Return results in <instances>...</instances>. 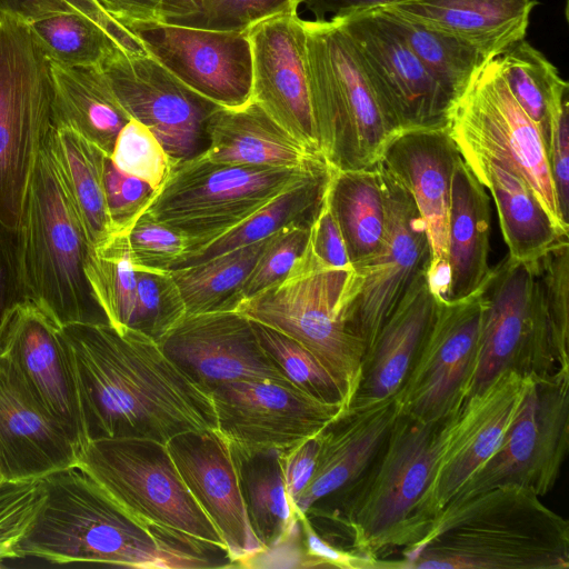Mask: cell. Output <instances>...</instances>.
Instances as JSON below:
<instances>
[{
  "label": "cell",
  "instance_id": "cell-1",
  "mask_svg": "<svg viewBox=\"0 0 569 569\" xmlns=\"http://www.w3.org/2000/svg\"><path fill=\"white\" fill-rule=\"evenodd\" d=\"M61 330L71 349L87 440L167 443L187 431L217 429L211 396L153 339L110 323H70Z\"/></svg>",
  "mask_w": 569,
  "mask_h": 569
},
{
  "label": "cell",
  "instance_id": "cell-2",
  "mask_svg": "<svg viewBox=\"0 0 569 569\" xmlns=\"http://www.w3.org/2000/svg\"><path fill=\"white\" fill-rule=\"evenodd\" d=\"M44 485L46 498L17 546L18 558L144 569L200 567L193 536L136 518L79 466L49 473Z\"/></svg>",
  "mask_w": 569,
  "mask_h": 569
},
{
  "label": "cell",
  "instance_id": "cell-3",
  "mask_svg": "<svg viewBox=\"0 0 569 569\" xmlns=\"http://www.w3.org/2000/svg\"><path fill=\"white\" fill-rule=\"evenodd\" d=\"M568 567V521L516 485L451 500L397 562L411 569Z\"/></svg>",
  "mask_w": 569,
  "mask_h": 569
},
{
  "label": "cell",
  "instance_id": "cell-4",
  "mask_svg": "<svg viewBox=\"0 0 569 569\" xmlns=\"http://www.w3.org/2000/svg\"><path fill=\"white\" fill-rule=\"evenodd\" d=\"M447 418L425 421L400 413L365 472L329 496L341 498L339 510L315 516L345 523L352 551L376 568H385L381 557L395 549L406 550L419 539L417 509L438 457Z\"/></svg>",
  "mask_w": 569,
  "mask_h": 569
},
{
  "label": "cell",
  "instance_id": "cell-5",
  "mask_svg": "<svg viewBox=\"0 0 569 569\" xmlns=\"http://www.w3.org/2000/svg\"><path fill=\"white\" fill-rule=\"evenodd\" d=\"M19 236L22 273L31 302L60 327L109 323L86 276L91 246L49 139L36 161Z\"/></svg>",
  "mask_w": 569,
  "mask_h": 569
},
{
  "label": "cell",
  "instance_id": "cell-6",
  "mask_svg": "<svg viewBox=\"0 0 569 569\" xmlns=\"http://www.w3.org/2000/svg\"><path fill=\"white\" fill-rule=\"evenodd\" d=\"M310 100L319 148L338 170L373 169L400 132L338 20H305Z\"/></svg>",
  "mask_w": 569,
  "mask_h": 569
},
{
  "label": "cell",
  "instance_id": "cell-7",
  "mask_svg": "<svg viewBox=\"0 0 569 569\" xmlns=\"http://www.w3.org/2000/svg\"><path fill=\"white\" fill-rule=\"evenodd\" d=\"M352 269L322 266L306 247L283 279L236 311L273 328L307 349L338 381L348 408L362 379L366 348L348 328L345 298Z\"/></svg>",
  "mask_w": 569,
  "mask_h": 569
},
{
  "label": "cell",
  "instance_id": "cell-8",
  "mask_svg": "<svg viewBox=\"0 0 569 569\" xmlns=\"http://www.w3.org/2000/svg\"><path fill=\"white\" fill-rule=\"evenodd\" d=\"M325 162L322 157L295 168L232 164L199 153L176 161L143 212L181 232L189 253L244 221Z\"/></svg>",
  "mask_w": 569,
  "mask_h": 569
},
{
  "label": "cell",
  "instance_id": "cell-9",
  "mask_svg": "<svg viewBox=\"0 0 569 569\" xmlns=\"http://www.w3.org/2000/svg\"><path fill=\"white\" fill-rule=\"evenodd\" d=\"M56 128L50 62L29 24L0 16V221L22 223L39 152Z\"/></svg>",
  "mask_w": 569,
  "mask_h": 569
},
{
  "label": "cell",
  "instance_id": "cell-10",
  "mask_svg": "<svg viewBox=\"0 0 569 569\" xmlns=\"http://www.w3.org/2000/svg\"><path fill=\"white\" fill-rule=\"evenodd\" d=\"M77 466L136 518L226 547L182 481L166 443L91 439L78 452Z\"/></svg>",
  "mask_w": 569,
  "mask_h": 569
},
{
  "label": "cell",
  "instance_id": "cell-11",
  "mask_svg": "<svg viewBox=\"0 0 569 569\" xmlns=\"http://www.w3.org/2000/svg\"><path fill=\"white\" fill-rule=\"evenodd\" d=\"M448 130L458 150L507 162L529 184L557 228L568 234L542 137L511 94L497 58L475 78L451 111Z\"/></svg>",
  "mask_w": 569,
  "mask_h": 569
},
{
  "label": "cell",
  "instance_id": "cell-12",
  "mask_svg": "<svg viewBox=\"0 0 569 569\" xmlns=\"http://www.w3.org/2000/svg\"><path fill=\"white\" fill-rule=\"evenodd\" d=\"M376 167L385 199V234L377 253L353 268L343 310L345 321L365 345L366 355L409 287L430 263L426 223L411 193L383 164Z\"/></svg>",
  "mask_w": 569,
  "mask_h": 569
},
{
  "label": "cell",
  "instance_id": "cell-13",
  "mask_svg": "<svg viewBox=\"0 0 569 569\" xmlns=\"http://www.w3.org/2000/svg\"><path fill=\"white\" fill-rule=\"evenodd\" d=\"M485 311L469 396L515 370L546 378L569 372L533 298L531 262L506 257L485 281Z\"/></svg>",
  "mask_w": 569,
  "mask_h": 569
},
{
  "label": "cell",
  "instance_id": "cell-14",
  "mask_svg": "<svg viewBox=\"0 0 569 569\" xmlns=\"http://www.w3.org/2000/svg\"><path fill=\"white\" fill-rule=\"evenodd\" d=\"M568 446L569 372L531 377L518 413L497 450L452 500L501 485H516L546 496L558 480Z\"/></svg>",
  "mask_w": 569,
  "mask_h": 569
},
{
  "label": "cell",
  "instance_id": "cell-15",
  "mask_svg": "<svg viewBox=\"0 0 569 569\" xmlns=\"http://www.w3.org/2000/svg\"><path fill=\"white\" fill-rule=\"evenodd\" d=\"M485 281L461 299L438 298L433 318L395 396L400 413L440 421L469 397L485 311Z\"/></svg>",
  "mask_w": 569,
  "mask_h": 569
},
{
  "label": "cell",
  "instance_id": "cell-16",
  "mask_svg": "<svg viewBox=\"0 0 569 569\" xmlns=\"http://www.w3.org/2000/svg\"><path fill=\"white\" fill-rule=\"evenodd\" d=\"M530 380L515 370L502 371L446 419L438 457L417 509L419 539L429 521L497 450Z\"/></svg>",
  "mask_w": 569,
  "mask_h": 569
},
{
  "label": "cell",
  "instance_id": "cell-17",
  "mask_svg": "<svg viewBox=\"0 0 569 569\" xmlns=\"http://www.w3.org/2000/svg\"><path fill=\"white\" fill-rule=\"evenodd\" d=\"M338 20L399 131L448 127L455 102L380 9Z\"/></svg>",
  "mask_w": 569,
  "mask_h": 569
},
{
  "label": "cell",
  "instance_id": "cell-18",
  "mask_svg": "<svg viewBox=\"0 0 569 569\" xmlns=\"http://www.w3.org/2000/svg\"><path fill=\"white\" fill-rule=\"evenodd\" d=\"M146 52L203 98L222 108L251 100L252 58L248 31H218L154 19L120 21Z\"/></svg>",
  "mask_w": 569,
  "mask_h": 569
},
{
  "label": "cell",
  "instance_id": "cell-19",
  "mask_svg": "<svg viewBox=\"0 0 569 569\" xmlns=\"http://www.w3.org/2000/svg\"><path fill=\"white\" fill-rule=\"evenodd\" d=\"M132 119L144 124L174 160L201 153L218 104L187 87L148 53L122 49L100 66Z\"/></svg>",
  "mask_w": 569,
  "mask_h": 569
},
{
  "label": "cell",
  "instance_id": "cell-20",
  "mask_svg": "<svg viewBox=\"0 0 569 569\" xmlns=\"http://www.w3.org/2000/svg\"><path fill=\"white\" fill-rule=\"evenodd\" d=\"M217 430L243 450H279L318 435L348 408L317 400L293 386L236 381L210 392Z\"/></svg>",
  "mask_w": 569,
  "mask_h": 569
},
{
  "label": "cell",
  "instance_id": "cell-21",
  "mask_svg": "<svg viewBox=\"0 0 569 569\" xmlns=\"http://www.w3.org/2000/svg\"><path fill=\"white\" fill-rule=\"evenodd\" d=\"M158 343L209 395L236 381L293 386L261 347L251 320L236 310L187 315Z\"/></svg>",
  "mask_w": 569,
  "mask_h": 569
},
{
  "label": "cell",
  "instance_id": "cell-22",
  "mask_svg": "<svg viewBox=\"0 0 569 569\" xmlns=\"http://www.w3.org/2000/svg\"><path fill=\"white\" fill-rule=\"evenodd\" d=\"M247 31L251 100L299 143L321 153L311 109L305 20L297 11L284 12Z\"/></svg>",
  "mask_w": 569,
  "mask_h": 569
},
{
  "label": "cell",
  "instance_id": "cell-23",
  "mask_svg": "<svg viewBox=\"0 0 569 569\" xmlns=\"http://www.w3.org/2000/svg\"><path fill=\"white\" fill-rule=\"evenodd\" d=\"M0 355L11 361L38 405L79 452L88 440L71 349L61 327L28 301L11 318Z\"/></svg>",
  "mask_w": 569,
  "mask_h": 569
},
{
  "label": "cell",
  "instance_id": "cell-24",
  "mask_svg": "<svg viewBox=\"0 0 569 569\" xmlns=\"http://www.w3.org/2000/svg\"><path fill=\"white\" fill-rule=\"evenodd\" d=\"M460 152L448 127L406 130L388 143L379 162L411 193L426 223L430 288L443 299L448 286V227L451 180Z\"/></svg>",
  "mask_w": 569,
  "mask_h": 569
},
{
  "label": "cell",
  "instance_id": "cell-25",
  "mask_svg": "<svg viewBox=\"0 0 569 569\" xmlns=\"http://www.w3.org/2000/svg\"><path fill=\"white\" fill-rule=\"evenodd\" d=\"M186 487L208 516L236 566L263 551L256 538L241 495L229 441L217 430L187 431L167 443Z\"/></svg>",
  "mask_w": 569,
  "mask_h": 569
},
{
  "label": "cell",
  "instance_id": "cell-26",
  "mask_svg": "<svg viewBox=\"0 0 569 569\" xmlns=\"http://www.w3.org/2000/svg\"><path fill=\"white\" fill-rule=\"evenodd\" d=\"M78 448L38 405L11 361L0 355V476L42 478L77 465Z\"/></svg>",
  "mask_w": 569,
  "mask_h": 569
},
{
  "label": "cell",
  "instance_id": "cell-27",
  "mask_svg": "<svg viewBox=\"0 0 569 569\" xmlns=\"http://www.w3.org/2000/svg\"><path fill=\"white\" fill-rule=\"evenodd\" d=\"M400 415L395 397L351 406L319 433L312 475L295 501L297 513L353 483L368 468Z\"/></svg>",
  "mask_w": 569,
  "mask_h": 569
},
{
  "label": "cell",
  "instance_id": "cell-28",
  "mask_svg": "<svg viewBox=\"0 0 569 569\" xmlns=\"http://www.w3.org/2000/svg\"><path fill=\"white\" fill-rule=\"evenodd\" d=\"M437 300L427 271L420 273L366 355L361 383L350 407L376 403L397 395L433 318Z\"/></svg>",
  "mask_w": 569,
  "mask_h": 569
},
{
  "label": "cell",
  "instance_id": "cell-29",
  "mask_svg": "<svg viewBox=\"0 0 569 569\" xmlns=\"http://www.w3.org/2000/svg\"><path fill=\"white\" fill-rule=\"evenodd\" d=\"M536 0H409L389 8L493 59L525 39Z\"/></svg>",
  "mask_w": 569,
  "mask_h": 569
},
{
  "label": "cell",
  "instance_id": "cell-30",
  "mask_svg": "<svg viewBox=\"0 0 569 569\" xmlns=\"http://www.w3.org/2000/svg\"><path fill=\"white\" fill-rule=\"evenodd\" d=\"M459 152L492 197L508 257L533 262L560 239L568 238L529 184L507 162L470 150Z\"/></svg>",
  "mask_w": 569,
  "mask_h": 569
},
{
  "label": "cell",
  "instance_id": "cell-31",
  "mask_svg": "<svg viewBox=\"0 0 569 569\" xmlns=\"http://www.w3.org/2000/svg\"><path fill=\"white\" fill-rule=\"evenodd\" d=\"M207 136L201 156L213 162L295 168L323 157L299 143L252 100L238 108L219 107Z\"/></svg>",
  "mask_w": 569,
  "mask_h": 569
},
{
  "label": "cell",
  "instance_id": "cell-32",
  "mask_svg": "<svg viewBox=\"0 0 569 569\" xmlns=\"http://www.w3.org/2000/svg\"><path fill=\"white\" fill-rule=\"evenodd\" d=\"M490 221L486 188L460 154L451 180L448 286L443 299L457 300L472 293L489 276Z\"/></svg>",
  "mask_w": 569,
  "mask_h": 569
},
{
  "label": "cell",
  "instance_id": "cell-33",
  "mask_svg": "<svg viewBox=\"0 0 569 569\" xmlns=\"http://www.w3.org/2000/svg\"><path fill=\"white\" fill-rule=\"evenodd\" d=\"M50 78L56 127L72 129L110 157L131 117L101 68L50 62Z\"/></svg>",
  "mask_w": 569,
  "mask_h": 569
},
{
  "label": "cell",
  "instance_id": "cell-34",
  "mask_svg": "<svg viewBox=\"0 0 569 569\" xmlns=\"http://www.w3.org/2000/svg\"><path fill=\"white\" fill-rule=\"evenodd\" d=\"M332 170L333 167L325 162L231 230L201 249L183 254L170 270L261 241L290 223L311 224L323 203Z\"/></svg>",
  "mask_w": 569,
  "mask_h": 569
},
{
  "label": "cell",
  "instance_id": "cell-35",
  "mask_svg": "<svg viewBox=\"0 0 569 569\" xmlns=\"http://www.w3.org/2000/svg\"><path fill=\"white\" fill-rule=\"evenodd\" d=\"M230 446L247 516L262 552L283 546L296 533L299 515L287 498L280 451Z\"/></svg>",
  "mask_w": 569,
  "mask_h": 569
},
{
  "label": "cell",
  "instance_id": "cell-36",
  "mask_svg": "<svg viewBox=\"0 0 569 569\" xmlns=\"http://www.w3.org/2000/svg\"><path fill=\"white\" fill-rule=\"evenodd\" d=\"M326 201L341 231L349 260L357 268L379 250L386 224L382 187L377 167L332 170Z\"/></svg>",
  "mask_w": 569,
  "mask_h": 569
},
{
  "label": "cell",
  "instance_id": "cell-37",
  "mask_svg": "<svg viewBox=\"0 0 569 569\" xmlns=\"http://www.w3.org/2000/svg\"><path fill=\"white\" fill-rule=\"evenodd\" d=\"M49 144L90 246L103 244L113 236L103 188L107 154L64 126L54 128Z\"/></svg>",
  "mask_w": 569,
  "mask_h": 569
},
{
  "label": "cell",
  "instance_id": "cell-38",
  "mask_svg": "<svg viewBox=\"0 0 569 569\" xmlns=\"http://www.w3.org/2000/svg\"><path fill=\"white\" fill-rule=\"evenodd\" d=\"M266 239L197 264L170 270L187 315L234 310Z\"/></svg>",
  "mask_w": 569,
  "mask_h": 569
},
{
  "label": "cell",
  "instance_id": "cell-39",
  "mask_svg": "<svg viewBox=\"0 0 569 569\" xmlns=\"http://www.w3.org/2000/svg\"><path fill=\"white\" fill-rule=\"evenodd\" d=\"M455 102L491 60L478 48L416 22L389 8L380 9Z\"/></svg>",
  "mask_w": 569,
  "mask_h": 569
},
{
  "label": "cell",
  "instance_id": "cell-40",
  "mask_svg": "<svg viewBox=\"0 0 569 569\" xmlns=\"http://www.w3.org/2000/svg\"><path fill=\"white\" fill-rule=\"evenodd\" d=\"M497 59L511 94L538 128L546 147L551 100L568 82L553 63L525 39Z\"/></svg>",
  "mask_w": 569,
  "mask_h": 569
},
{
  "label": "cell",
  "instance_id": "cell-41",
  "mask_svg": "<svg viewBox=\"0 0 569 569\" xmlns=\"http://www.w3.org/2000/svg\"><path fill=\"white\" fill-rule=\"evenodd\" d=\"M28 24L46 58L62 66L100 67L121 49L103 28L83 14L59 13Z\"/></svg>",
  "mask_w": 569,
  "mask_h": 569
},
{
  "label": "cell",
  "instance_id": "cell-42",
  "mask_svg": "<svg viewBox=\"0 0 569 569\" xmlns=\"http://www.w3.org/2000/svg\"><path fill=\"white\" fill-rule=\"evenodd\" d=\"M84 269L108 322L117 329L128 328L134 308L137 277L127 233L113 234L103 244L91 247Z\"/></svg>",
  "mask_w": 569,
  "mask_h": 569
},
{
  "label": "cell",
  "instance_id": "cell-43",
  "mask_svg": "<svg viewBox=\"0 0 569 569\" xmlns=\"http://www.w3.org/2000/svg\"><path fill=\"white\" fill-rule=\"evenodd\" d=\"M300 0H161L157 21L218 31H246L256 23L297 11Z\"/></svg>",
  "mask_w": 569,
  "mask_h": 569
},
{
  "label": "cell",
  "instance_id": "cell-44",
  "mask_svg": "<svg viewBox=\"0 0 569 569\" xmlns=\"http://www.w3.org/2000/svg\"><path fill=\"white\" fill-rule=\"evenodd\" d=\"M251 322L261 347L296 388L322 402L348 408L338 381L307 349L273 328Z\"/></svg>",
  "mask_w": 569,
  "mask_h": 569
},
{
  "label": "cell",
  "instance_id": "cell-45",
  "mask_svg": "<svg viewBox=\"0 0 569 569\" xmlns=\"http://www.w3.org/2000/svg\"><path fill=\"white\" fill-rule=\"evenodd\" d=\"M136 269L137 290L129 323L159 342L186 316V306L170 270Z\"/></svg>",
  "mask_w": 569,
  "mask_h": 569
},
{
  "label": "cell",
  "instance_id": "cell-46",
  "mask_svg": "<svg viewBox=\"0 0 569 569\" xmlns=\"http://www.w3.org/2000/svg\"><path fill=\"white\" fill-rule=\"evenodd\" d=\"M110 158L122 172L147 182L156 191L178 161L169 156L150 129L132 118L119 132Z\"/></svg>",
  "mask_w": 569,
  "mask_h": 569
},
{
  "label": "cell",
  "instance_id": "cell-47",
  "mask_svg": "<svg viewBox=\"0 0 569 569\" xmlns=\"http://www.w3.org/2000/svg\"><path fill=\"white\" fill-rule=\"evenodd\" d=\"M46 498L44 477L0 481V565L18 558L17 546Z\"/></svg>",
  "mask_w": 569,
  "mask_h": 569
},
{
  "label": "cell",
  "instance_id": "cell-48",
  "mask_svg": "<svg viewBox=\"0 0 569 569\" xmlns=\"http://www.w3.org/2000/svg\"><path fill=\"white\" fill-rule=\"evenodd\" d=\"M310 226L290 223L266 239L242 287L241 300L251 298L286 277L307 247Z\"/></svg>",
  "mask_w": 569,
  "mask_h": 569
},
{
  "label": "cell",
  "instance_id": "cell-49",
  "mask_svg": "<svg viewBox=\"0 0 569 569\" xmlns=\"http://www.w3.org/2000/svg\"><path fill=\"white\" fill-rule=\"evenodd\" d=\"M59 13H79L96 21L126 51L137 52L140 42L97 0H0V16L27 23Z\"/></svg>",
  "mask_w": 569,
  "mask_h": 569
},
{
  "label": "cell",
  "instance_id": "cell-50",
  "mask_svg": "<svg viewBox=\"0 0 569 569\" xmlns=\"http://www.w3.org/2000/svg\"><path fill=\"white\" fill-rule=\"evenodd\" d=\"M127 238L131 262L138 269L170 270L188 250V240L181 232L146 212Z\"/></svg>",
  "mask_w": 569,
  "mask_h": 569
},
{
  "label": "cell",
  "instance_id": "cell-51",
  "mask_svg": "<svg viewBox=\"0 0 569 569\" xmlns=\"http://www.w3.org/2000/svg\"><path fill=\"white\" fill-rule=\"evenodd\" d=\"M103 188L113 234L128 233L157 191L122 172L109 156L103 161Z\"/></svg>",
  "mask_w": 569,
  "mask_h": 569
},
{
  "label": "cell",
  "instance_id": "cell-52",
  "mask_svg": "<svg viewBox=\"0 0 569 569\" xmlns=\"http://www.w3.org/2000/svg\"><path fill=\"white\" fill-rule=\"evenodd\" d=\"M569 84L551 100L546 144L549 169L562 218L569 214Z\"/></svg>",
  "mask_w": 569,
  "mask_h": 569
},
{
  "label": "cell",
  "instance_id": "cell-53",
  "mask_svg": "<svg viewBox=\"0 0 569 569\" xmlns=\"http://www.w3.org/2000/svg\"><path fill=\"white\" fill-rule=\"evenodd\" d=\"M28 301L19 230H12L0 221V346L11 318Z\"/></svg>",
  "mask_w": 569,
  "mask_h": 569
},
{
  "label": "cell",
  "instance_id": "cell-54",
  "mask_svg": "<svg viewBox=\"0 0 569 569\" xmlns=\"http://www.w3.org/2000/svg\"><path fill=\"white\" fill-rule=\"evenodd\" d=\"M313 257L325 267L352 269L339 226L326 201L316 214L307 243Z\"/></svg>",
  "mask_w": 569,
  "mask_h": 569
},
{
  "label": "cell",
  "instance_id": "cell-55",
  "mask_svg": "<svg viewBox=\"0 0 569 569\" xmlns=\"http://www.w3.org/2000/svg\"><path fill=\"white\" fill-rule=\"evenodd\" d=\"M318 449L319 439L318 435H316L292 448L280 451L284 489L287 498L293 509L297 497L303 490L312 475Z\"/></svg>",
  "mask_w": 569,
  "mask_h": 569
},
{
  "label": "cell",
  "instance_id": "cell-56",
  "mask_svg": "<svg viewBox=\"0 0 569 569\" xmlns=\"http://www.w3.org/2000/svg\"><path fill=\"white\" fill-rule=\"evenodd\" d=\"M409 0H300L313 20H332L368 10L382 9Z\"/></svg>",
  "mask_w": 569,
  "mask_h": 569
},
{
  "label": "cell",
  "instance_id": "cell-57",
  "mask_svg": "<svg viewBox=\"0 0 569 569\" xmlns=\"http://www.w3.org/2000/svg\"><path fill=\"white\" fill-rule=\"evenodd\" d=\"M119 22L121 20L138 19L152 20L161 0H97Z\"/></svg>",
  "mask_w": 569,
  "mask_h": 569
},
{
  "label": "cell",
  "instance_id": "cell-58",
  "mask_svg": "<svg viewBox=\"0 0 569 569\" xmlns=\"http://www.w3.org/2000/svg\"><path fill=\"white\" fill-rule=\"evenodd\" d=\"M2 480L1 476H0V481Z\"/></svg>",
  "mask_w": 569,
  "mask_h": 569
}]
</instances>
